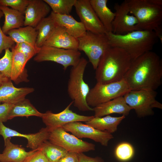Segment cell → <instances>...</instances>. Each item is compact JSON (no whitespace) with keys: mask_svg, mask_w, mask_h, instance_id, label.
<instances>
[{"mask_svg":"<svg viewBox=\"0 0 162 162\" xmlns=\"http://www.w3.org/2000/svg\"><path fill=\"white\" fill-rule=\"evenodd\" d=\"M162 78V60L151 51L133 60L123 79L130 90L156 91L161 85Z\"/></svg>","mask_w":162,"mask_h":162,"instance_id":"obj_1","label":"cell"},{"mask_svg":"<svg viewBox=\"0 0 162 162\" xmlns=\"http://www.w3.org/2000/svg\"><path fill=\"white\" fill-rule=\"evenodd\" d=\"M132 61L123 49L110 46L101 57L95 70L97 82L107 84L123 79Z\"/></svg>","mask_w":162,"mask_h":162,"instance_id":"obj_2","label":"cell"},{"mask_svg":"<svg viewBox=\"0 0 162 162\" xmlns=\"http://www.w3.org/2000/svg\"><path fill=\"white\" fill-rule=\"evenodd\" d=\"M109 45L125 51L134 60L143 54L151 51L158 38L154 31L137 30L124 35L112 32L106 33Z\"/></svg>","mask_w":162,"mask_h":162,"instance_id":"obj_3","label":"cell"},{"mask_svg":"<svg viewBox=\"0 0 162 162\" xmlns=\"http://www.w3.org/2000/svg\"><path fill=\"white\" fill-rule=\"evenodd\" d=\"M129 14L138 21L139 30L155 31L162 26V6L150 0H126Z\"/></svg>","mask_w":162,"mask_h":162,"instance_id":"obj_4","label":"cell"},{"mask_svg":"<svg viewBox=\"0 0 162 162\" xmlns=\"http://www.w3.org/2000/svg\"><path fill=\"white\" fill-rule=\"evenodd\" d=\"M88 63L85 58H81L77 64L72 67L68 83V94L72 100L74 106L82 111H93V108L86 102V98L90 89L83 79Z\"/></svg>","mask_w":162,"mask_h":162,"instance_id":"obj_5","label":"cell"},{"mask_svg":"<svg viewBox=\"0 0 162 162\" xmlns=\"http://www.w3.org/2000/svg\"><path fill=\"white\" fill-rule=\"evenodd\" d=\"M157 94L155 90H130L123 97L126 103L134 110L137 116L143 117L153 115L154 108L162 109V104L156 99Z\"/></svg>","mask_w":162,"mask_h":162,"instance_id":"obj_6","label":"cell"},{"mask_svg":"<svg viewBox=\"0 0 162 162\" xmlns=\"http://www.w3.org/2000/svg\"><path fill=\"white\" fill-rule=\"evenodd\" d=\"M130 90L124 79L107 84L97 82L86 98L88 105L94 107L117 98L123 96Z\"/></svg>","mask_w":162,"mask_h":162,"instance_id":"obj_7","label":"cell"},{"mask_svg":"<svg viewBox=\"0 0 162 162\" xmlns=\"http://www.w3.org/2000/svg\"><path fill=\"white\" fill-rule=\"evenodd\" d=\"M78 40V50L85 52L94 69L96 70L101 57L110 46L106 34H97L87 31Z\"/></svg>","mask_w":162,"mask_h":162,"instance_id":"obj_8","label":"cell"},{"mask_svg":"<svg viewBox=\"0 0 162 162\" xmlns=\"http://www.w3.org/2000/svg\"><path fill=\"white\" fill-rule=\"evenodd\" d=\"M81 53L78 50L65 49L43 45L34 58L37 62L52 61L60 64L64 70L70 66H75L79 62Z\"/></svg>","mask_w":162,"mask_h":162,"instance_id":"obj_9","label":"cell"},{"mask_svg":"<svg viewBox=\"0 0 162 162\" xmlns=\"http://www.w3.org/2000/svg\"><path fill=\"white\" fill-rule=\"evenodd\" d=\"M48 140L51 143L63 148L69 152L80 154L95 149L94 144L70 134L62 127L49 131Z\"/></svg>","mask_w":162,"mask_h":162,"instance_id":"obj_10","label":"cell"},{"mask_svg":"<svg viewBox=\"0 0 162 162\" xmlns=\"http://www.w3.org/2000/svg\"><path fill=\"white\" fill-rule=\"evenodd\" d=\"M114 8L115 16L112 22V33L117 35H124L139 30L137 27L138 21L136 17L129 12L126 0L121 4L115 3Z\"/></svg>","mask_w":162,"mask_h":162,"instance_id":"obj_11","label":"cell"},{"mask_svg":"<svg viewBox=\"0 0 162 162\" xmlns=\"http://www.w3.org/2000/svg\"><path fill=\"white\" fill-rule=\"evenodd\" d=\"M73 103L72 101L64 110L58 113H54L50 111L43 113L41 118L49 131L71 122H86L94 117L81 115L73 112L70 109Z\"/></svg>","mask_w":162,"mask_h":162,"instance_id":"obj_12","label":"cell"},{"mask_svg":"<svg viewBox=\"0 0 162 162\" xmlns=\"http://www.w3.org/2000/svg\"><path fill=\"white\" fill-rule=\"evenodd\" d=\"M62 127L65 131L71 132L78 138H88L105 146H107L109 141L113 138L111 133L100 130L81 122H71Z\"/></svg>","mask_w":162,"mask_h":162,"instance_id":"obj_13","label":"cell"},{"mask_svg":"<svg viewBox=\"0 0 162 162\" xmlns=\"http://www.w3.org/2000/svg\"><path fill=\"white\" fill-rule=\"evenodd\" d=\"M74 7L80 22L87 31L97 34L106 32L91 5L89 0H76Z\"/></svg>","mask_w":162,"mask_h":162,"instance_id":"obj_14","label":"cell"},{"mask_svg":"<svg viewBox=\"0 0 162 162\" xmlns=\"http://www.w3.org/2000/svg\"><path fill=\"white\" fill-rule=\"evenodd\" d=\"M49 135V131L46 127L42 128L36 133L25 134L8 128L0 121V135L2 136L4 141L8 137H24L27 140L26 147L32 150L38 149L43 142L48 140Z\"/></svg>","mask_w":162,"mask_h":162,"instance_id":"obj_15","label":"cell"},{"mask_svg":"<svg viewBox=\"0 0 162 162\" xmlns=\"http://www.w3.org/2000/svg\"><path fill=\"white\" fill-rule=\"evenodd\" d=\"M78 39L71 35L64 27L56 25L44 45L68 50H78Z\"/></svg>","mask_w":162,"mask_h":162,"instance_id":"obj_16","label":"cell"},{"mask_svg":"<svg viewBox=\"0 0 162 162\" xmlns=\"http://www.w3.org/2000/svg\"><path fill=\"white\" fill-rule=\"evenodd\" d=\"M51 8L44 0H30L24 13V26L35 28L46 17Z\"/></svg>","mask_w":162,"mask_h":162,"instance_id":"obj_17","label":"cell"},{"mask_svg":"<svg viewBox=\"0 0 162 162\" xmlns=\"http://www.w3.org/2000/svg\"><path fill=\"white\" fill-rule=\"evenodd\" d=\"M34 91L32 88L16 87L10 79L0 87V103L15 104L25 99L27 95Z\"/></svg>","mask_w":162,"mask_h":162,"instance_id":"obj_18","label":"cell"},{"mask_svg":"<svg viewBox=\"0 0 162 162\" xmlns=\"http://www.w3.org/2000/svg\"><path fill=\"white\" fill-rule=\"evenodd\" d=\"M132 110L126 103L123 96L100 104L93 108L94 116L102 117L112 113L128 116Z\"/></svg>","mask_w":162,"mask_h":162,"instance_id":"obj_19","label":"cell"},{"mask_svg":"<svg viewBox=\"0 0 162 162\" xmlns=\"http://www.w3.org/2000/svg\"><path fill=\"white\" fill-rule=\"evenodd\" d=\"M50 15L57 25L65 28L68 33L76 38L83 36L87 32L82 23L70 15H61L52 11Z\"/></svg>","mask_w":162,"mask_h":162,"instance_id":"obj_20","label":"cell"},{"mask_svg":"<svg viewBox=\"0 0 162 162\" xmlns=\"http://www.w3.org/2000/svg\"><path fill=\"white\" fill-rule=\"evenodd\" d=\"M8 137L4 141L5 148L0 153V162H24L28 156L34 151H26L21 146L11 142Z\"/></svg>","mask_w":162,"mask_h":162,"instance_id":"obj_21","label":"cell"},{"mask_svg":"<svg viewBox=\"0 0 162 162\" xmlns=\"http://www.w3.org/2000/svg\"><path fill=\"white\" fill-rule=\"evenodd\" d=\"M11 51L12 57L10 79L16 84L27 81L28 75L25 66L29 60L23 54L14 49Z\"/></svg>","mask_w":162,"mask_h":162,"instance_id":"obj_22","label":"cell"},{"mask_svg":"<svg viewBox=\"0 0 162 162\" xmlns=\"http://www.w3.org/2000/svg\"><path fill=\"white\" fill-rule=\"evenodd\" d=\"M98 18L103 25L106 32H112V22L115 14L108 7L107 0H89Z\"/></svg>","mask_w":162,"mask_h":162,"instance_id":"obj_23","label":"cell"},{"mask_svg":"<svg viewBox=\"0 0 162 162\" xmlns=\"http://www.w3.org/2000/svg\"><path fill=\"white\" fill-rule=\"evenodd\" d=\"M125 118L122 115L119 117H112L107 115L105 117H94L90 120L85 122L86 124L102 131L110 133L115 132L122 121Z\"/></svg>","mask_w":162,"mask_h":162,"instance_id":"obj_24","label":"cell"},{"mask_svg":"<svg viewBox=\"0 0 162 162\" xmlns=\"http://www.w3.org/2000/svg\"><path fill=\"white\" fill-rule=\"evenodd\" d=\"M0 10L4 16V21L2 29L5 34L10 30L22 27L24 26L25 16L20 12L0 5Z\"/></svg>","mask_w":162,"mask_h":162,"instance_id":"obj_25","label":"cell"},{"mask_svg":"<svg viewBox=\"0 0 162 162\" xmlns=\"http://www.w3.org/2000/svg\"><path fill=\"white\" fill-rule=\"evenodd\" d=\"M6 34L11 38L15 44L25 43L37 47L36 41L38 32L35 28L29 26L21 27L10 30Z\"/></svg>","mask_w":162,"mask_h":162,"instance_id":"obj_26","label":"cell"},{"mask_svg":"<svg viewBox=\"0 0 162 162\" xmlns=\"http://www.w3.org/2000/svg\"><path fill=\"white\" fill-rule=\"evenodd\" d=\"M43 114L38 111L28 99L25 98L14 104L9 113L8 120L19 116H35L41 118Z\"/></svg>","mask_w":162,"mask_h":162,"instance_id":"obj_27","label":"cell"},{"mask_svg":"<svg viewBox=\"0 0 162 162\" xmlns=\"http://www.w3.org/2000/svg\"><path fill=\"white\" fill-rule=\"evenodd\" d=\"M56 25L50 15L43 19L35 28L38 32L36 46L39 48L44 45L45 42L51 35Z\"/></svg>","mask_w":162,"mask_h":162,"instance_id":"obj_28","label":"cell"},{"mask_svg":"<svg viewBox=\"0 0 162 162\" xmlns=\"http://www.w3.org/2000/svg\"><path fill=\"white\" fill-rule=\"evenodd\" d=\"M38 149L42 152L49 162H58L68 152L63 148L53 144L48 140L43 142Z\"/></svg>","mask_w":162,"mask_h":162,"instance_id":"obj_29","label":"cell"},{"mask_svg":"<svg viewBox=\"0 0 162 162\" xmlns=\"http://www.w3.org/2000/svg\"><path fill=\"white\" fill-rule=\"evenodd\" d=\"M56 14L70 15L76 0H44Z\"/></svg>","mask_w":162,"mask_h":162,"instance_id":"obj_30","label":"cell"},{"mask_svg":"<svg viewBox=\"0 0 162 162\" xmlns=\"http://www.w3.org/2000/svg\"><path fill=\"white\" fill-rule=\"evenodd\" d=\"M134 153L132 146L128 142H124L119 144L115 149V154L119 160L126 161L130 160Z\"/></svg>","mask_w":162,"mask_h":162,"instance_id":"obj_31","label":"cell"},{"mask_svg":"<svg viewBox=\"0 0 162 162\" xmlns=\"http://www.w3.org/2000/svg\"><path fill=\"white\" fill-rule=\"evenodd\" d=\"M5 51L4 55L0 59V72L10 78L12 52L9 49H6Z\"/></svg>","mask_w":162,"mask_h":162,"instance_id":"obj_32","label":"cell"},{"mask_svg":"<svg viewBox=\"0 0 162 162\" xmlns=\"http://www.w3.org/2000/svg\"><path fill=\"white\" fill-rule=\"evenodd\" d=\"M13 49L23 54L29 60L38 53L40 48L34 47L26 43H21L15 44Z\"/></svg>","mask_w":162,"mask_h":162,"instance_id":"obj_33","label":"cell"},{"mask_svg":"<svg viewBox=\"0 0 162 162\" xmlns=\"http://www.w3.org/2000/svg\"><path fill=\"white\" fill-rule=\"evenodd\" d=\"M30 1V0H0V5L10 7L24 14Z\"/></svg>","mask_w":162,"mask_h":162,"instance_id":"obj_34","label":"cell"},{"mask_svg":"<svg viewBox=\"0 0 162 162\" xmlns=\"http://www.w3.org/2000/svg\"><path fill=\"white\" fill-rule=\"evenodd\" d=\"M4 16L1 10H0V20ZM15 45V43L9 36H7L2 31L0 25V55L2 51L7 49H13Z\"/></svg>","mask_w":162,"mask_h":162,"instance_id":"obj_35","label":"cell"},{"mask_svg":"<svg viewBox=\"0 0 162 162\" xmlns=\"http://www.w3.org/2000/svg\"><path fill=\"white\" fill-rule=\"evenodd\" d=\"M24 162H49L42 152L39 149L34 150Z\"/></svg>","mask_w":162,"mask_h":162,"instance_id":"obj_36","label":"cell"},{"mask_svg":"<svg viewBox=\"0 0 162 162\" xmlns=\"http://www.w3.org/2000/svg\"><path fill=\"white\" fill-rule=\"evenodd\" d=\"M14 104L9 103L0 104V121L3 122L8 120L9 113Z\"/></svg>","mask_w":162,"mask_h":162,"instance_id":"obj_37","label":"cell"},{"mask_svg":"<svg viewBox=\"0 0 162 162\" xmlns=\"http://www.w3.org/2000/svg\"><path fill=\"white\" fill-rule=\"evenodd\" d=\"M58 162H79L78 154L69 152L61 158Z\"/></svg>","mask_w":162,"mask_h":162,"instance_id":"obj_38","label":"cell"},{"mask_svg":"<svg viewBox=\"0 0 162 162\" xmlns=\"http://www.w3.org/2000/svg\"><path fill=\"white\" fill-rule=\"evenodd\" d=\"M78 157L79 162H104L103 160L99 157H89L83 153L78 154Z\"/></svg>","mask_w":162,"mask_h":162,"instance_id":"obj_39","label":"cell"},{"mask_svg":"<svg viewBox=\"0 0 162 162\" xmlns=\"http://www.w3.org/2000/svg\"><path fill=\"white\" fill-rule=\"evenodd\" d=\"M10 79L3 74L0 72V87L4 82L10 80Z\"/></svg>","mask_w":162,"mask_h":162,"instance_id":"obj_40","label":"cell"},{"mask_svg":"<svg viewBox=\"0 0 162 162\" xmlns=\"http://www.w3.org/2000/svg\"><path fill=\"white\" fill-rule=\"evenodd\" d=\"M150 1L155 4L162 6V0H150Z\"/></svg>","mask_w":162,"mask_h":162,"instance_id":"obj_41","label":"cell"}]
</instances>
